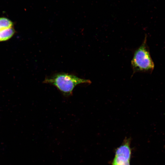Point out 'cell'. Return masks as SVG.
I'll return each mask as SVG.
<instances>
[{"label":"cell","mask_w":165,"mask_h":165,"mask_svg":"<svg viewBox=\"0 0 165 165\" xmlns=\"http://www.w3.org/2000/svg\"><path fill=\"white\" fill-rule=\"evenodd\" d=\"M112 165H115V164H112Z\"/></svg>","instance_id":"cell-6"},{"label":"cell","mask_w":165,"mask_h":165,"mask_svg":"<svg viewBox=\"0 0 165 165\" xmlns=\"http://www.w3.org/2000/svg\"><path fill=\"white\" fill-rule=\"evenodd\" d=\"M130 138H126L123 143L116 149L112 164L116 165H130L131 150Z\"/></svg>","instance_id":"cell-3"},{"label":"cell","mask_w":165,"mask_h":165,"mask_svg":"<svg viewBox=\"0 0 165 165\" xmlns=\"http://www.w3.org/2000/svg\"><path fill=\"white\" fill-rule=\"evenodd\" d=\"M133 74L137 72H151L154 64L150 56L146 35L141 45L135 51L131 61Z\"/></svg>","instance_id":"cell-2"},{"label":"cell","mask_w":165,"mask_h":165,"mask_svg":"<svg viewBox=\"0 0 165 165\" xmlns=\"http://www.w3.org/2000/svg\"><path fill=\"white\" fill-rule=\"evenodd\" d=\"M15 30L13 28L6 29L0 31V42L9 39L14 35Z\"/></svg>","instance_id":"cell-4"},{"label":"cell","mask_w":165,"mask_h":165,"mask_svg":"<svg viewBox=\"0 0 165 165\" xmlns=\"http://www.w3.org/2000/svg\"><path fill=\"white\" fill-rule=\"evenodd\" d=\"M13 23L9 19L5 17H0V31L12 28Z\"/></svg>","instance_id":"cell-5"},{"label":"cell","mask_w":165,"mask_h":165,"mask_svg":"<svg viewBox=\"0 0 165 165\" xmlns=\"http://www.w3.org/2000/svg\"><path fill=\"white\" fill-rule=\"evenodd\" d=\"M43 82L53 85L64 96L68 97L72 94L73 91L76 86L82 83L90 84L91 81L73 74L60 73L46 78Z\"/></svg>","instance_id":"cell-1"}]
</instances>
